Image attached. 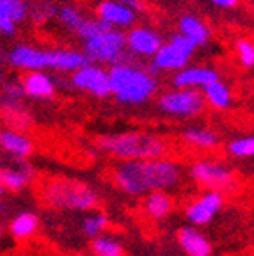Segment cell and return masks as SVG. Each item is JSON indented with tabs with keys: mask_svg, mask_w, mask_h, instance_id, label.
<instances>
[{
	"mask_svg": "<svg viewBox=\"0 0 254 256\" xmlns=\"http://www.w3.org/2000/svg\"><path fill=\"white\" fill-rule=\"evenodd\" d=\"M34 140L22 130L2 128L0 130V152L11 158L27 160L34 153Z\"/></svg>",
	"mask_w": 254,
	"mask_h": 256,
	"instance_id": "cell-13",
	"label": "cell"
},
{
	"mask_svg": "<svg viewBox=\"0 0 254 256\" xmlns=\"http://www.w3.org/2000/svg\"><path fill=\"white\" fill-rule=\"evenodd\" d=\"M4 86V75H2V72H0V88Z\"/></svg>",
	"mask_w": 254,
	"mask_h": 256,
	"instance_id": "cell-39",
	"label": "cell"
},
{
	"mask_svg": "<svg viewBox=\"0 0 254 256\" xmlns=\"http://www.w3.org/2000/svg\"><path fill=\"white\" fill-rule=\"evenodd\" d=\"M86 64H89V60L84 56V52L62 50V48L50 50V68L60 73H75L76 70L84 68Z\"/></svg>",
	"mask_w": 254,
	"mask_h": 256,
	"instance_id": "cell-22",
	"label": "cell"
},
{
	"mask_svg": "<svg viewBox=\"0 0 254 256\" xmlns=\"http://www.w3.org/2000/svg\"><path fill=\"white\" fill-rule=\"evenodd\" d=\"M226 196L218 190H204L183 206V216L192 226H206L224 206Z\"/></svg>",
	"mask_w": 254,
	"mask_h": 256,
	"instance_id": "cell-9",
	"label": "cell"
},
{
	"mask_svg": "<svg viewBox=\"0 0 254 256\" xmlns=\"http://www.w3.org/2000/svg\"><path fill=\"white\" fill-rule=\"evenodd\" d=\"M36 171L27 160L11 158L4 155L0 156V185L6 192L11 194H20L27 190L34 182Z\"/></svg>",
	"mask_w": 254,
	"mask_h": 256,
	"instance_id": "cell-8",
	"label": "cell"
},
{
	"mask_svg": "<svg viewBox=\"0 0 254 256\" xmlns=\"http://www.w3.org/2000/svg\"><path fill=\"white\" fill-rule=\"evenodd\" d=\"M40 230V216L32 210H22L14 214L8 222V233L16 242L30 240Z\"/></svg>",
	"mask_w": 254,
	"mask_h": 256,
	"instance_id": "cell-20",
	"label": "cell"
},
{
	"mask_svg": "<svg viewBox=\"0 0 254 256\" xmlns=\"http://www.w3.org/2000/svg\"><path fill=\"white\" fill-rule=\"evenodd\" d=\"M218 80V73L206 66H187L172 75V84L178 89H204Z\"/></svg>",
	"mask_w": 254,
	"mask_h": 256,
	"instance_id": "cell-14",
	"label": "cell"
},
{
	"mask_svg": "<svg viewBox=\"0 0 254 256\" xmlns=\"http://www.w3.org/2000/svg\"><path fill=\"white\" fill-rule=\"evenodd\" d=\"M234 50H236V57H238L240 64L246 66V68H252L254 66V43L246 38L236 41L234 44Z\"/></svg>",
	"mask_w": 254,
	"mask_h": 256,
	"instance_id": "cell-31",
	"label": "cell"
},
{
	"mask_svg": "<svg viewBox=\"0 0 254 256\" xmlns=\"http://www.w3.org/2000/svg\"><path fill=\"white\" fill-rule=\"evenodd\" d=\"M14 30H16L14 22L0 12V32H2V34H6V36H12V34H14Z\"/></svg>",
	"mask_w": 254,
	"mask_h": 256,
	"instance_id": "cell-34",
	"label": "cell"
},
{
	"mask_svg": "<svg viewBox=\"0 0 254 256\" xmlns=\"http://www.w3.org/2000/svg\"><path fill=\"white\" fill-rule=\"evenodd\" d=\"M57 18H59V22L64 25L66 28H70V30H78V27L84 24V18L82 14H80L78 11H76L75 8H70V6H64V8H59L57 9Z\"/></svg>",
	"mask_w": 254,
	"mask_h": 256,
	"instance_id": "cell-29",
	"label": "cell"
},
{
	"mask_svg": "<svg viewBox=\"0 0 254 256\" xmlns=\"http://www.w3.org/2000/svg\"><path fill=\"white\" fill-rule=\"evenodd\" d=\"M94 144L104 153L120 162L162 158L169 152V142L162 136L146 130L104 134L96 137Z\"/></svg>",
	"mask_w": 254,
	"mask_h": 256,
	"instance_id": "cell-2",
	"label": "cell"
},
{
	"mask_svg": "<svg viewBox=\"0 0 254 256\" xmlns=\"http://www.w3.org/2000/svg\"><path fill=\"white\" fill-rule=\"evenodd\" d=\"M180 34L190 40L196 46L206 44L208 40H210V28L192 14H185L180 20Z\"/></svg>",
	"mask_w": 254,
	"mask_h": 256,
	"instance_id": "cell-23",
	"label": "cell"
},
{
	"mask_svg": "<svg viewBox=\"0 0 254 256\" xmlns=\"http://www.w3.org/2000/svg\"><path fill=\"white\" fill-rule=\"evenodd\" d=\"M107 28H112L108 27L107 24H104L102 20H84V24L78 27V30H76V34H78V38L82 41H88L91 40V38L98 36V34H102L104 30H107Z\"/></svg>",
	"mask_w": 254,
	"mask_h": 256,
	"instance_id": "cell-30",
	"label": "cell"
},
{
	"mask_svg": "<svg viewBox=\"0 0 254 256\" xmlns=\"http://www.w3.org/2000/svg\"><path fill=\"white\" fill-rule=\"evenodd\" d=\"M140 210L150 220H164L174 210V198L166 190H153L142 196Z\"/></svg>",
	"mask_w": 254,
	"mask_h": 256,
	"instance_id": "cell-18",
	"label": "cell"
},
{
	"mask_svg": "<svg viewBox=\"0 0 254 256\" xmlns=\"http://www.w3.org/2000/svg\"><path fill=\"white\" fill-rule=\"evenodd\" d=\"M8 59L12 66L27 72H41L44 68H50V50H40L28 44L14 46L9 52Z\"/></svg>",
	"mask_w": 254,
	"mask_h": 256,
	"instance_id": "cell-12",
	"label": "cell"
},
{
	"mask_svg": "<svg viewBox=\"0 0 254 256\" xmlns=\"http://www.w3.org/2000/svg\"><path fill=\"white\" fill-rule=\"evenodd\" d=\"M108 226H110V219H108L107 214L102 212V210H91L82 217L80 232L86 238L92 240L100 235H105Z\"/></svg>",
	"mask_w": 254,
	"mask_h": 256,
	"instance_id": "cell-24",
	"label": "cell"
},
{
	"mask_svg": "<svg viewBox=\"0 0 254 256\" xmlns=\"http://www.w3.org/2000/svg\"><path fill=\"white\" fill-rule=\"evenodd\" d=\"M169 43H171L176 50H180L182 54H185L187 57H190L192 54L196 52V48H198L190 40H187V38L182 36V34H172L171 40H169Z\"/></svg>",
	"mask_w": 254,
	"mask_h": 256,
	"instance_id": "cell-33",
	"label": "cell"
},
{
	"mask_svg": "<svg viewBox=\"0 0 254 256\" xmlns=\"http://www.w3.org/2000/svg\"><path fill=\"white\" fill-rule=\"evenodd\" d=\"M202 96L210 107L217 108V110H226L233 104V96H231V89L224 84L222 80H215L214 84L206 86L202 89Z\"/></svg>",
	"mask_w": 254,
	"mask_h": 256,
	"instance_id": "cell-25",
	"label": "cell"
},
{
	"mask_svg": "<svg viewBox=\"0 0 254 256\" xmlns=\"http://www.w3.org/2000/svg\"><path fill=\"white\" fill-rule=\"evenodd\" d=\"M30 12L36 24H44V22H48L52 16L57 14V8L52 2H46V0H44V2H40V4L34 6Z\"/></svg>",
	"mask_w": 254,
	"mask_h": 256,
	"instance_id": "cell-32",
	"label": "cell"
},
{
	"mask_svg": "<svg viewBox=\"0 0 254 256\" xmlns=\"http://www.w3.org/2000/svg\"><path fill=\"white\" fill-rule=\"evenodd\" d=\"M4 194H6V190L2 188V185H0V198H4Z\"/></svg>",
	"mask_w": 254,
	"mask_h": 256,
	"instance_id": "cell-40",
	"label": "cell"
},
{
	"mask_svg": "<svg viewBox=\"0 0 254 256\" xmlns=\"http://www.w3.org/2000/svg\"><path fill=\"white\" fill-rule=\"evenodd\" d=\"M22 89L27 98L50 100L56 94V82L44 72H27L22 78Z\"/></svg>",
	"mask_w": 254,
	"mask_h": 256,
	"instance_id": "cell-17",
	"label": "cell"
},
{
	"mask_svg": "<svg viewBox=\"0 0 254 256\" xmlns=\"http://www.w3.org/2000/svg\"><path fill=\"white\" fill-rule=\"evenodd\" d=\"M156 107L167 116L188 120V118L201 116L206 108V102H204V96L199 89L174 88L158 96Z\"/></svg>",
	"mask_w": 254,
	"mask_h": 256,
	"instance_id": "cell-7",
	"label": "cell"
},
{
	"mask_svg": "<svg viewBox=\"0 0 254 256\" xmlns=\"http://www.w3.org/2000/svg\"><path fill=\"white\" fill-rule=\"evenodd\" d=\"M212 4L218 6V8H234V6L238 4V0H210Z\"/></svg>",
	"mask_w": 254,
	"mask_h": 256,
	"instance_id": "cell-36",
	"label": "cell"
},
{
	"mask_svg": "<svg viewBox=\"0 0 254 256\" xmlns=\"http://www.w3.org/2000/svg\"><path fill=\"white\" fill-rule=\"evenodd\" d=\"M96 16H98V20H102L112 28L130 27L135 22V11L116 2V0H102L96 6Z\"/></svg>",
	"mask_w": 254,
	"mask_h": 256,
	"instance_id": "cell-16",
	"label": "cell"
},
{
	"mask_svg": "<svg viewBox=\"0 0 254 256\" xmlns=\"http://www.w3.org/2000/svg\"><path fill=\"white\" fill-rule=\"evenodd\" d=\"M126 48L142 57H153L164 44L158 32L150 27H134L124 34Z\"/></svg>",
	"mask_w": 254,
	"mask_h": 256,
	"instance_id": "cell-11",
	"label": "cell"
},
{
	"mask_svg": "<svg viewBox=\"0 0 254 256\" xmlns=\"http://www.w3.org/2000/svg\"><path fill=\"white\" fill-rule=\"evenodd\" d=\"M226 152L233 158H254V136L234 137L226 144Z\"/></svg>",
	"mask_w": 254,
	"mask_h": 256,
	"instance_id": "cell-27",
	"label": "cell"
},
{
	"mask_svg": "<svg viewBox=\"0 0 254 256\" xmlns=\"http://www.w3.org/2000/svg\"><path fill=\"white\" fill-rule=\"evenodd\" d=\"M0 12L18 24L27 16L28 6L25 0H0Z\"/></svg>",
	"mask_w": 254,
	"mask_h": 256,
	"instance_id": "cell-28",
	"label": "cell"
},
{
	"mask_svg": "<svg viewBox=\"0 0 254 256\" xmlns=\"http://www.w3.org/2000/svg\"><path fill=\"white\" fill-rule=\"evenodd\" d=\"M110 178L116 188L132 198H142L148 192L166 190L180 185L183 168L171 158L124 160L110 169Z\"/></svg>",
	"mask_w": 254,
	"mask_h": 256,
	"instance_id": "cell-1",
	"label": "cell"
},
{
	"mask_svg": "<svg viewBox=\"0 0 254 256\" xmlns=\"http://www.w3.org/2000/svg\"><path fill=\"white\" fill-rule=\"evenodd\" d=\"M126 52V41L124 34L120 28H107L98 36L84 41V56L88 57L89 62H108V64H121L130 62L124 57Z\"/></svg>",
	"mask_w": 254,
	"mask_h": 256,
	"instance_id": "cell-5",
	"label": "cell"
},
{
	"mask_svg": "<svg viewBox=\"0 0 254 256\" xmlns=\"http://www.w3.org/2000/svg\"><path fill=\"white\" fill-rule=\"evenodd\" d=\"M43 204L59 212H91L100 203V194L91 184L70 176L48 178L40 188Z\"/></svg>",
	"mask_w": 254,
	"mask_h": 256,
	"instance_id": "cell-3",
	"label": "cell"
},
{
	"mask_svg": "<svg viewBox=\"0 0 254 256\" xmlns=\"http://www.w3.org/2000/svg\"><path fill=\"white\" fill-rule=\"evenodd\" d=\"M188 59L185 54H182L180 50H176L171 43H164L160 46L158 52L153 56V62H151L150 73L155 75L156 72H174L178 73L180 70L187 68Z\"/></svg>",
	"mask_w": 254,
	"mask_h": 256,
	"instance_id": "cell-19",
	"label": "cell"
},
{
	"mask_svg": "<svg viewBox=\"0 0 254 256\" xmlns=\"http://www.w3.org/2000/svg\"><path fill=\"white\" fill-rule=\"evenodd\" d=\"M4 60H6V54H4V50L0 48V62H4Z\"/></svg>",
	"mask_w": 254,
	"mask_h": 256,
	"instance_id": "cell-38",
	"label": "cell"
},
{
	"mask_svg": "<svg viewBox=\"0 0 254 256\" xmlns=\"http://www.w3.org/2000/svg\"><path fill=\"white\" fill-rule=\"evenodd\" d=\"M176 242L187 256H212L210 238L196 226H183L176 233Z\"/></svg>",
	"mask_w": 254,
	"mask_h": 256,
	"instance_id": "cell-15",
	"label": "cell"
},
{
	"mask_svg": "<svg viewBox=\"0 0 254 256\" xmlns=\"http://www.w3.org/2000/svg\"><path fill=\"white\" fill-rule=\"evenodd\" d=\"M91 252L92 256H124V248L120 240L112 235H100L91 240Z\"/></svg>",
	"mask_w": 254,
	"mask_h": 256,
	"instance_id": "cell-26",
	"label": "cell"
},
{
	"mask_svg": "<svg viewBox=\"0 0 254 256\" xmlns=\"http://www.w3.org/2000/svg\"><path fill=\"white\" fill-rule=\"evenodd\" d=\"M180 139L183 144H187L196 150H214L220 144V137L215 130L206 126H188L182 130Z\"/></svg>",
	"mask_w": 254,
	"mask_h": 256,
	"instance_id": "cell-21",
	"label": "cell"
},
{
	"mask_svg": "<svg viewBox=\"0 0 254 256\" xmlns=\"http://www.w3.org/2000/svg\"><path fill=\"white\" fill-rule=\"evenodd\" d=\"M116 2H120V4L126 6L128 9H132V11H142V9H146V4H144L142 0H116Z\"/></svg>",
	"mask_w": 254,
	"mask_h": 256,
	"instance_id": "cell-35",
	"label": "cell"
},
{
	"mask_svg": "<svg viewBox=\"0 0 254 256\" xmlns=\"http://www.w3.org/2000/svg\"><path fill=\"white\" fill-rule=\"evenodd\" d=\"M110 94L124 105H140L156 92L158 82L150 70H140L130 62L114 64L108 72Z\"/></svg>",
	"mask_w": 254,
	"mask_h": 256,
	"instance_id": "cell-4",
	"label": "cell"
},
{
	"mask_svg": "<svg viewBox=\"0 0 254 256\" xmlns=\"http://www.w3.org/2000/svg\"><path fill=\"white\" fill-rule=\"evenodd\" d=\"M75 89L96 96V98H107L110 96V86H108V72L100 68L96 64H86L84 68L72 73L70 78Z\"/></svg>",
	"mask_w": 254,
	"mask_h": 256,
	"instance_id": "cell-10",
	"label": "cell"
},
{
	"mask_svg": "<svg viewBox=\"0 0 254 256\" xmlns=\"http://www.w3.org/2000/svg\"><path fill=\"white\" fill-rule=\"evenodd\" d=\"M2 236H4V222L0 219V240H2Z\"/></svg>",
	"mask_w": 254,
	"mask_h": 256,
	"instance_id": "cell-37",
	"label": "cell"
},
{
	"mask_svg": "<svg viewBox=\"0 0 254 256\" xmlns=\"http://www.w3.org/2000/svg\"><path fill=\"white\" fill-rule=\"evenodd\" d=\"M188 174L196 184L206 190H218L226 194L238 187L234 171L218 160H196L188 168Z\"/></svg>",
	"mask_w": 254,
	"mask_h": 256,
	"instance_id": "cell-6",
	"label": "cell"
}]
</instances>
